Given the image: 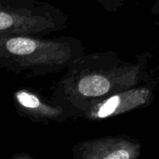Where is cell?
Here are the masks:
<instances>
[{"label": "cell", "mask_w": 159, "mask_h": 159, "mask_svg": "<svg viewBox=\"0 0 159 159\" xmlns=\"http://www.w3.org/2000/svg\"><path fill=\"white\" fill-rule=\"evenodd\" d=\"M151 14L159 15V0H156L151 7Z\"/></svg>", "instance_id": "cell-9"}, {"label": "cell", "mask_w": 159, "mask_h": 159, "mask_svg": "<svg viewBox=\"0 0 159 159\" xmlns=\"http://www.w3.org/2000/svg\"><path fill=\"white\" fill-rule=\"evenodd\" d=\"M158 85L157 75L147 82L116 92L92 103L81 118L89 122H99L146 108L155 101Z\"/></svg>", "instance_id": "cell-4"}, {"label": "cell", "mask_w": 159, "mask_h": 159, "mask_svg": "<svg viewBox=\"0 0 159 159\" xmlns=\"http://www.w3.org/2000/svg\"><path fill=\"white\" fill-rule=\"evenodd\" d=\"M12 102L18 116L27 118L35 124H61L71 118L66 109L32 88L14 90Z\"/></svg>", "instance_id": "cell-6"}, {"label": "cell", "mask_w": 159, "mask_h": 159, "mask_svg": "<svg viewBox=\"0 0 159 159\" xmlns=\"http://www.w3.org/2000/svg\"><path fill=\"white\" fill-rule=\"evenodd\" d=\"M156 70L159 71V59H158V61H157V69H156Z\"/></svg>", "instance_id": "cell-10"}, {"label": "cell", "mask_w": 159, "mask_h": 159, "mask_svg": "<svg viewBox=\"0 0 159 159\" xmlns=\"http://www.w3.org/2000/svg\"><path fill=\"white\" fill-rule=\"evenodd\" d=\"M69 16L40 0H0V36H47L68 26Z\"/></svg>", "instance_id": "cell-3"}, {"label": "cell", "mask_w": 159, "mask_h": 159, "mask_svg": "<svg viewBox=\"0 0 159 159\" xmlns=\"http://www.w3.org/2000/svg\"><path fill=\"white\" fill-rule=\"evenodd\" d=\"M96 1L102 6V7L104 10L108 12L118 11L124 4V0H96Z\"/></svg>", "instance_id": "cell-7"}, {"label": "cell", "mask_w": 159, "mask_h": 159, "mask_svg": "<svg viewBox=\"0 0 159 159\" xmlns=\"http://www.w3.org/2000/svg\"><path fill=\"white\" fill-rule=\"evenodd\" d=\"M83 54L82 40L71 35L0 36V67L23 78L66 71Z\"/></svg>", "instance_id": "cell-2"}, {"label": "cell", "mask_w": 159, "mask_h": 159, "mask_svg": "<svg viewBox=\"0 0 159 159\" xmlns=\"http://www.w3.org/2000/svg\"><path fill=\"white\" fill-rule=\"evenodd\" d=\"M71 152L74 159H139L143 145L129 135H108L80 141Z\"/></svg>", "instance_id": "cell-5"}, {"label": "cell", "mask_w": 159, "mask_h": 159, "mask_svg": "<svg viewBox=\"0 0 159 159\" xmlns=\"http://www.w3.org/2000/svg\"><path fill=\"white\" fill-rule=\"evenodd\" d=\"M10 159H34V157L26 152H19V153H16L15 155H13L10 157Z\"/></svg>", "instance_id": "cell-8"}, {"label": "cell", "mask_w": 159, "mask_h": 159, "mask_svg": "<svg viewBox=\"0 0 159 159\" xmlns=\"http://www.w3.org/2000/svg\"><path fill=\"white\" fill-rule=\"evenodd\" d=\"M152 58L150 51L136 55L135 61H126L112 50L85 53L67 68L51 100L71 118H81L92 103L157 76V70L150 69Z\"/></svg>", "instance_id": "cell-1"}]
</instances>
